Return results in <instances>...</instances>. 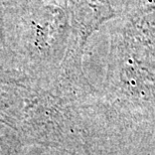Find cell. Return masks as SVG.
I'll use <instances>...</instances> for the list:
<instances>
[{
	"instance_id": "obj_1",
	"label": "cell",
	"mask_w": 155,
	"mask_h": 155,
	"mask_svg": "<svg viewBox=\"0 0 155 155\" xmlns=\"http://www.w3.org/2000/svg\"><path fill=\"white\" fill-rule=\"evenodd\" d=\"M76 20L86 39L105 21L115 16L110 0H74Z\"/></svg>"
}]
</instances>
